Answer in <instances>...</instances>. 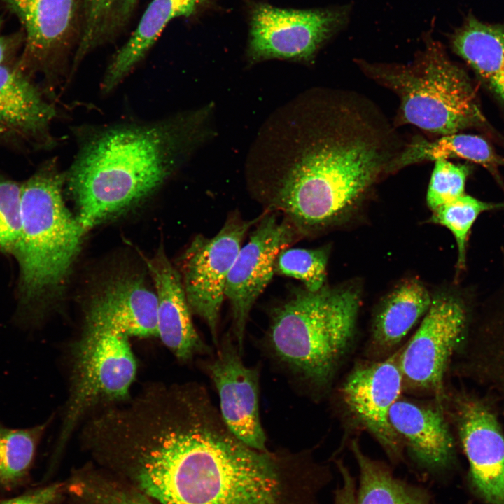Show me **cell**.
<instances>
[{
    "mask_svg": "<svg viewBox=\"0 0 504 504\" xmlns=\"http://www.w3.org/2000/svg\"><path fill=\"white\" fill-rule=\"evenodd\" d=\"M454 416L475 491L486 504H504V433L496 414L481 400L463 396Z\"/></svg>",
    "mask_w": 504,
    "mask_h": 504,
    "instance_id": "14",
    "label": "cell"
},
{
    "mask_svg": "<svg viewBox=\"0 0 504 504\" xmlns=\"http://www.w3.org/2000/svg\"><path fill=\"white\" fill-rule=\"evenodd\" d=\"M294 162L265 195L300 235L341 223L359 207L395 152L392 131L370 106L335 94L322 108Z\"/></svg>",
    "mask_w": 504,
    "mask_h": 504,
    "instance_id": "2",
    "label": "cell"
},
{
    "mask_svg": "<svg viewBox=\"0 0 504 504\" xmlns=\"http://www.w3.org/2000/svg\"><path fill=\"white\" fill-rule=\"evenodd\" d=\"M502 209H504V202H486L465 193L433 211L431 222L445 227L454 237L458 276L466 268L468 242L475 221L484 212Z\"/></svg>",
    "mask_w": 504,
    "mask_h": 504,
    "instance_id": "27",
    "label": "cell"
},
{
    "mask_svg": "<svg viewBox=\"0 0 504 504\" xmlns=\"http://www.w3.org/2000/svg\"><path fill=\"white\" fill-rule=\"evenodd\" d=\"M449 158H462L483 166L502 184L498 169L504 166V159L484 139L468 134L444 135L434 141L413 140L394 158L389 172L424 160Z\"/></svg>",
    "mask_w": 504,
    "mask_h": 504,
    "instance_id": "23",
    "label": "cell"
},
{
    "mask_svg": "<svg viewBox=\"0 0 504 504\" xmlns=\"http://www.w3.org/2000/svg\"><path fill=\"white\" fill-rule=\"evenodd\" d=\"M51 420L27 428H11L0 423V485L12 489L28 475Z\"/></svg>",
    "mask_w": 504,
    "mask_h": 504,
    "instance_id": "26",
    "label": "cell"
},
{
    "mask_svg": "<svg viewBox=\"0 0 504 504\" xmlns=\"http://www.w3.org/2000/svg\"><path fill=\"white\" fill-rule=\"evenodd\" d=\"M78 470L66 485L71 504H158L106 471Z\"/></svg>",
    "mask_w": 504,
    "mask_h": 504,
    "instance_id": "25",
    "label": "cell"
},
{
    "mask_svg": "<svg viewBox=\"0 0 504 504\" xmlns=\"http://www.w3.org/2000/svg\"><path fill=\"white\" fill-rule=\"evenodd\" d=\"M127 478L158 504H317L330 474L307 454L246 445L227 427L209 394L201 393L147 427Z\"/></svg>",
    "mask_w": 504,
    "mask_h": 504,
    "instance_id": "1",
    "label": "cell"
},
{
    "mask_svg": "<svg viewBox=\"0 0 504 504\" xmlns=\"http://www.w3.org/2000/svg\"><path fill=\"white\" fill-rule=\"evenodd\" d=\"M479 329L490 344L491 370L504 391V272L500 286L482 304L477 305Z\"/></svg>",
    "mask_w": 504,
    "mask_h": 504,
    "instance_id": "29",
    "label": "cell"
},
{
    "mask_svg": "<svg viewBox=\"0 0 504 504\" xmlns=\"http://www.w3.org/2000/svg\"><path fill=\"white\" fill-rule=\"evenodd\" d=\"M328 251L326 248H286L278 255L274 274L301 281L304 288L317 291L326 284Z\"/></svg>",
    "mask_w": 504,
    "mask_h": 504,
    "instance_id": "28",
    "label": "cell"
},
{
    "mask_svg": "<svg viewBox=\"0 0 504 504\" xmlns=\"http://www.w3.org/2000/svg\"><path fill=\"white\" fill-rule=\"evenodd\" d=\"M351 449L360 476L355 504H430L426 489L396 477L386 465L363 454L356 441Z\"/></svg>",
    "mask_w": 504,
    "mask_h": 504,
    "instance_id": "24",
    "label": "cell"
},
{
    "mask_svg": "<svg viewBox=\"0 0 504 504\" xmlns=\"http://www.w3.org/2000/svg\"><path fill=\"white\" fill-rule=\"evenodd\" d=\"M403 380L398 352L388 358L357 365L344 382L341 394L353 417L398 461L403 444L389 421V412L400 398Z\"/></svg>",
    "mask_w": 504,
    "mask_h": 504,
    "instance_id": "12",
    "label": "cell"
},
{
    "mask_svg": "<svg viewBox=\"0 0 504 504\" xmlns=\"http://www.w3.org/2000/svg\"><path fill=\"white\" fill-rule=\"evenodd\" d=\"M136 0H84L85 20L80 44L95 47L114 26L121 22Z\"/></svg>",
    "mask_w": 504,
    "mask_h": 504,
    "instance_id": "30",
    "label": "cell"
},
{
    "mask_svg": "<svg viewBox=\"0 0 504 504\" xmlns=\"http://www.w3.org/2000/svg\"><path fill=\"white\" fill-rule=\"evenodd\" d=\"M136 374V362L128 336L83 331L71 348L69 396L54 452L55 461L90 412L130 398Z\"/></svg>",
    "mask_w": 504,
    "mask_h": 504,
    "instance_id": "7",
    "label": "cell"
},
{
    "mask_svg": "<svg viewBox=\"0 0 504 504\" xmlns=\"http://www.w3.org/2000/svg\"><path fill=\"white\" fill-rule=\"evenodd\" d=\"M65 175L46 162L21 185V227L14 252L20 268L15 320H41L45 306L66 277L85 232L64 203Z\"/></svg>",
    "mask_w": 504,
    "mask_h": 504,
    "instance_id": "4",
    "label": "cell"
},
{
    "mask_svg": "<svg viewBox=\"0 0 504 504\" xmlns=\"http://www.w3.org/2000/svg\"><path fill=\"white\" fill-rule=\"evenodd\" d=\"M342 477L341 485L335 493V504H355L356 486L355 478L342 461L336 462Z\"/></svg>",
    "mask_w": 504,
    "mask_h": 504,
    "instance_id": "34",
    "label": "cell"
},
{
    "mask_svg": "<svg viewBox=\"0 0 504 504\" xmlns=\"http://www.w3.org/2000/svg\"><path fill=\"white\" fill-rule=\"evenodd\" d=\"M84 331L158 337L156 293L134 276L108 281L88 307Z\"/></svg>",
    "mask_w": 504,
    "mask_h": 504,
    "instance_id": "16",
    "label": "cell"
},
{
    "mask_svg": "<svg viewBox=\"0 0 504 504\" xmlns=\"http://www.w3.org/2000/svg\"><path fill=\"white\" fill-rule=\"evenodd\" d=\"M470 169L464 164H456L447 159L435 160L426 201L432 211L449 203L465 194V183Z\"/></svg>",
    "mask_w": 504,
    "mask_h": 504,
    "instance_id": "31",
    "label": "cell"
},
{
    "mask_svg": "<svg viewBox=\"0 0 504 504\" xmlns=\"http://www.w3.org/2000/svg\"><path fill=\"white\" fill-rule=\"evenodd\" d=\"M432 296L424 284L408 279L383 299L373 319L371 346L377 354L398 345L428 310Z\"/></svg>",
    "mask_w": 504,
    "mask_h": 504,
    "instance_id": "21",
    "label": "cell"
},
{
    "mask_svg": "<svg viewBox=\"0 0 504 504\" xmlns=\"http://www.w3.org/2000/svg\"><path fill=\"white\" fill-rule=\"evenodd\" d=\"M56 111L16 64L0 66V139L50 141Z\"/></svg>",
    "mask_w": 504,
    "mask_h": 504,
    "instance_id": "18",
    "label": "cell"
},
{
    "mask_svg": "<svg viewBox=\"0 0 504 504\" xmlns=\"http://www.w3.org/2000/svg\"><path fill=\"white\" fill-rule=\"evenodd\" d=\"M360 299L355 286L295 290L270 314L267 351L296 380L326 387L353 338Z\"/></svg>",
    "mask_w": 504,
    "mask_h": 504,
    "instance_id": "5",
    "label": "cell"
},
{
    "mask_svg": "<svg viewBox=\"0 0 504 504\" xmlns=\"http://www.w3.org/2000/svg\"><path fill=\"white\" fill-rule=\"evenodd\" d=\"M260 218L244 220L232 215L214 237H196L182 257L181 276L190 310L207 324L216 346L230 272L245 235Z\"/></svg>",
    "mask_w": 504,
    "mask_h": 504,
    "instance_id": "9",
    "label": "cell"
},
{
    "mask_svg": "<svg viewBox=\"0 0 504 504\" xmlns=\"http://www.w3.org/2000/svg\"><path fill=\"white\" fill-rule=\"evenodd\" d=\"M475 297L472 290H455L432 296L419 327L398 351L403 388L442 395L449 361L472 318Z\"/></svg>",
    "mask_w": 504,
    "mask_h": 504,
    "instance_id": "8",
    "label": "cell"
},
{
    "mask_svg": "<svg viewBox=\"0 0 504 504\" xmlns=\"http://www.w3.org/2000/svg\"><path fill=\"white\" fill-rule=\"evenodd\" d=\"M22 25L24 41L17 65L29 77L55 75L75 13V0H1Z\"/></svg>",
    "mask_w": 504,
    "mask_h": 504,
    "instance_id": "15",
    "label": "cell"
},
{
    "mask_svg": "<svg viewBox=\"0 0 504 504\" xmlns=\"http://www.w3.org/2000/svg\"><path fill=\"white\" fill-rule=\"evenodd\" d=\"M158 299V337L183 363L211 351L194 327L180 273L163 251L147 261Z\"/></svg>",
    "mask_w": 504,
    "mask_h": 504,
    "instance_id": "17",
    "label": "cell"
},
{
    "mask_svg": "<svg viewBox=\"0 0 504 504\" xmlns=\"http://www.w3.org/2000/svg\"><path fill=\"white\" fill-rule=\"evenodd\" d=\"M21 227V185L0 175V251L14 253Z\"/></svg>",
    "mask_w": 504,
    "mask_h": 504,
    "instance_id": "32",
    "label": "cell"
},
{
    "mask_svg": "<svg viewBox=\"0 0 504 504\" xmlns=\"http://www.w3.org/2000/svg\"><path fill=\"white\" fill-rule=\"evenodd\" d=\"M2 24L0 18V66L10 64L17 52L23 46L24 41L23 32L3 34Z\"/></svg>",
    "mask_w": 504,
    "mask_h": 504,
    "instance_id": "35",
    "label": "cell"
},
{
    "mask_svg": "<svg viewBox=\"0 0 504 504\" xmlns=\"http://www.w3.org/2000/svg\"><path fill=\"white\" fill-rule=\"evenodd\" d=\"M218 346L204 368L218 391L220 416L239 440L255 449L267 451L259 412V370L244 365L230 335Z\"/></svg>",
    "mask_w": 504,
    "mask_h": 504,
    "instance_id": "13",
    "label": "cell"
},
{
    "mask_svg": "<svg viewBox=\"0 0 504 504\" xmlns=\"http://www.w3.org/2000/svg\"><path fill=\"white\" fill-rule=\"evenodd\" d=\"M298 235L288 220H280L276 212L268 211L260 216L236 257L228 276L225 298L231 307L232 332L241 354L251 309L274 274L278 255Z\"/></svg>",
    "mask_w": 504,
    "mask_h": 504,
    "instance_id": "11",
    "label": "cell"
},
{
    "mask_svg": "<svg viewBox=\"0 0 504 504\" xmlns=\"http://www.w3.org/2000/svg\"><path fill=\"white\" fill-rule=\"evenodd\" d=\"M358 64L370 78L398 95L403 123L444 136L484 120L470 79L432 38L409 64Z\"/></svg>",
    "mask_w": 504,
    "mask_h": 504,
    "instance_id": "6",
    "label": "cell"
},
{
    "mask_svg": "<svg viewBox=\"0 0 504 504\" xmlns=\"http://www.w3.org/2000/svg\"><path fill=\"white\" fill-rule=\"evenodd\" d=\"M389 421L403 446L422 467L438 471L451 465L454 443L437 405L398 399L390 410Z\"/></svg>",
    "mask_w": 504,
    "mask_h": 504,
    "instance_id": "19",
    "label": "cell"
},
{
    "mask_svg": "<svg viewBox=\"0 0 504 504\" xmlns=\"http://www.w3.org/2000/svg\"><path fill=\"white\" fill-rule=\"evenodd\" d=\"M450 41L453 50L504 104V24L485 22L470 13Z\"/></svg>",
    "mask_w": 504,
    "mask_h": 504,
    "instance_id": "20",
    "label": "cell"
},
{
    "mask_svg": "<svg viewBox=\"0 0 504 504\" xmlns=\"http://www.w3.org/2000/svg\"><path fill=\"white\" fill-rule=\"evenodd\" d=\"M350 13L347 5L312 10L258 6L251 17L248 55L255 61L309 60L347 24Z\"/></svg>",
    "mask_w": 504,
    "mask_h": 504,
    "instance_id": "10",
    "label": "cell"
},
{
    "mask_svg": "<svg viewBox=\"0 0 504 504\" xmlns=\"http://www.w3.org/2000/svg\"><path fill=\"white\" fill-rule=\"evenodd\" d=\"M468 504H470V503H468Z\"/></svg>",
    "mask_w": 504,
    "mask_h": 504,
    "instance_id": "37",
    "label": "cell"
},
{
    "mask_svg": "<svg viewBox=\"0 0 504 504\" xmlns=\"http://www.w3.org/2000/svg\"><path fill=\"white\" fill-rule=\"evenodd\" d=\"M65 486L64 483H54L19 496L0 500V504H59Z\"/></svg>",
    "mask_w": 504,
    "mask_h": 504,
    "instance_id": "33",
    "label": "cell"
},
{
    "mask_svg": "<svg viewBox=\"0 0 504 504\" xmlns=\"http://www.w3.org/2000/svg\"><path fill=\"white\" fill-rule=\"evenodd\" d=\"M199 0H153L136 30L109 64L102 83L113 90L143 59L165 26L174 18L189 15Z\"/></svg>",
    "mask_w": 504,
    "mask_h": 504,
    "instance_id": "22",
    "label": "cell"
},
{
    "mask_svg": "<svg viewBox=\"0 0 504 504\" xmlns=\"http://www.w3.org/2000/svg\"><path fill=\"white\" fill-rule=\"evenodd\" d=\"M176 385H177V384H176ZM173 386H175V385H173ZM172 386H169V387H172ZM169 387H168V388H169ZM167 388H164V389H163V390H162V391H164V390H165V389H167ZM160 391H159V392H160ZM159 392H158V393L152 395V396H150L149 398H150V397H152L153 396L158 393ZM149 398H148L147 399H146L144 401H146V400H148ZM144 401H143L141 403H143ZM141 403H140L137 407H139ZM137 407H136L129 414V415H130ZM129 415L126 417V419L129 416ZM126 419L124 420V421L122 423L121 426H120L119 429L118 430V431H117V433H116V434H115V438H114V439H113V442H112V444H111V449H110V452H109V456H108V459H109V460H108V466H109V463H110V454H111V448H112V445H113V442H114V440H115V437H116L117 433H118L120 427L122 426V424L125 422V421L126 420ZM109 468H110V466H109ZM110 470H111V468H110ZM111 472H112V471H111ZM112 473H113V472H112ZM113 475H114V474H113ZM115 477H116V476H115ZM118 479H119V478H118Z\"/></svg>",
    "mask_w": 504,
    "mask_h": 504,
    "instance_id": "36",
    "label": "cell"
},
{
    "mask_svg": "<svg viewBox=\"0 0 504 504\" xmlns=\"http://www.w3.org/2000/svg\"><path fill=\"white\" fill-rule=\"evenodd\" d=\"M204 112L119 125L85 141L65 176L84 230L155 190L200 139Z\"/></svg>",
    "mask_w": 504,
    "mask_h": 504,
    "instance_id": "3",
    "label": "cell"
}]
</instances>
